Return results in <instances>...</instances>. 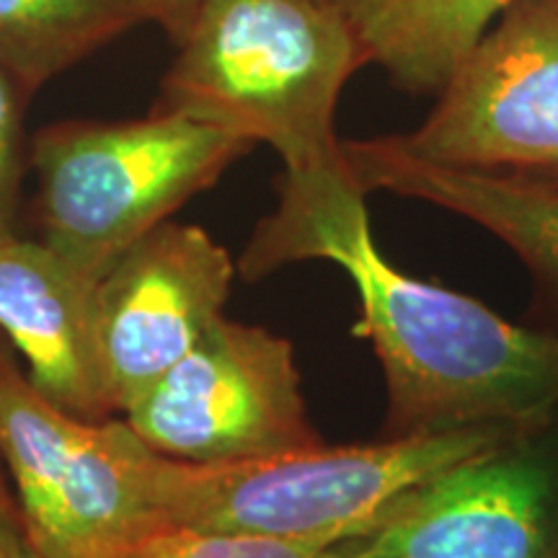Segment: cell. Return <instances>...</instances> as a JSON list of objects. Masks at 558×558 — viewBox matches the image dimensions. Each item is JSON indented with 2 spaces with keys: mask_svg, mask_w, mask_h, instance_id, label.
<instances>
[{
  "mask_svg": "<svg viewBox=\"0 0 558 558\" xmlns=\"http://www.w3.org/2000/svg\"><path fill=\"white\" fill-rule=\"evenodd\" d=\"M120 558H339V543H303L264 535L213 533L160 522Z\"/></svg>",
  "mask_w": 558,
  "mask_h": 558,
  "instance_id": "obj_14",
  "label": "cell"
},
{
  "mask_svg": "<svg viewBox=\"0 0 558 558\" xmlns=\"http://www.w3.org/2000/svg\"><path fill=\"white\" fill-rule=\"evenodd\" d=\"M254 148L173 111L128 122H62L34 137L45 243L90 282Z\"/></svg>",
  "mask_w": 558,
  "mask_h": 558,
  "instance_id": "obj_4",
  "label": "cell"
},
{
  "mask_svg": "<svg viewBox=\"0 0 558 558\" xmlns=\"http://www.w3.org/2000/svg\"><path fill=\"white\" fill-rule=\"evenodd\" d=\"M362 60L409 94H442L514 0H329Z\"/></svg>",
  "mask_w": 558,
  "mask_h": 558,
  "instance_id": "obj_12",
  "label": "cell"
},
{
  "mask_svg": "<svg viewBox=\"0 0 558 558\" xmlns=\"http://www.w3.org/2000/svg\"><path fill=\"white\" fill-rule=\"evenodd\" d=\"M0 463H3V460H0ZM0 478H3V469H0Z\"/></svg>",
  "mask_w": 558,
  "mask_h": 558,
  "instance_id": "obj_19",
  "label": "cell"
},
{
  "mask_svg": "<svg viewBox=\"0 0 558 558\" xmlns=\"http://www.w3.org/2000/svg\"><path fill=\"white\" fill-rule=\"evenodd\" d=\"M177 45L153 109L267 143L288 173L344 160L333 114L365 60L329 0H202Z\"/></svg>",
  "mask_w": 558,
  "mask_h": 558,
  "instance_id": "obj_2",
  "label": "cell"
},
{
  "mask_svg": "<svg viewBox=\"0 0 558 558\" xmlns=\"http://www.w3.org/2000/svg\"><path fill=\"white\" fill-rule=\"evenodd\" d=\"M509 432L465 427L373 445L320 442L239 463L156 456L150 497L158 518L171 525L331 546L369 533L409 488Z\"/></svg>",
  "mask_w": 558,
  "mask_h": 558,
  "instance_id": "obj_3",
  "label": "cell"
},
{
  "mask_svg": "<svg viewBox=\"0 0 558 558\" xmlns=\"http://www.w3.org/2000/svg\"><path fill=\"white\" fill-rule=\"evenodd\" d=\"M96 288L45 241L0 239V331L29 362V378L70 414H117L104 373Z\"/></svg>",
  "mask_w": 558,
  "mask_h": 558,
  "instance_id": "obj_10",
  "label": "cell"
},
{
  "mask_svg": "<svg viewBox=\"0 0 558 558\" xmlns=\"http://www.w3.org/2000/svg\"><path fill=\"white\" fill-rule=\"evenodd\" d=\"M0 558H47L34 543L19 499H13L5 476L0 478Z\"/></svg>",
  "mask_w": 558,
  "mask_h": 558,
  "instance_id": "obj_16",
  "label": "cell"
},
{
  "mask_svg": "<svg viewBox=\"0 0 558 558\" xmlns=\"http://www.w3.org/2000/svg\"><path fill=\"white\" fill-rule=\"evenodd\" d=\"M124 422L158 456L184 463H239L324 442L305 411L290 341L226 316L124 411Z\"/></svg>",
  "mask_w": 558,
  "mask_h": 558,
  "instance_id": "obj_6",
  "label": "cell"
},
{
  "mask_svg": "<svg viewBox=\"0 0 558 558\" xmlns=\"http://www.w3.org/2000/svg\"><path fill=\"white\" fill-rule=\"evenodd\" d=\"M344 153V150H341ZM347 158L288 173L279 205L241 256L243 277L329 259L362 303L388 386V437L465 427L533 429L558 411V337L509 324L478 300L390 267Z\"/></svg>",
  "mask_w": 558,
  "mask_h": 558,
  "instance_id": "obj_1",
  "label": "cell"
},
{
  "mask_svg": "<svg viewBox=\"0 0 558 558\" xmlns=\"http://www.w3.org/2000/svg\"><path fill=\"white\" fill-rule=\"evenodd\" d=\"M530 173V177H538V179H546V181H554L558 184V163H548V166H535V169H520Z\"/></svg>",
  "mask_w": 558,
  "mask_h": 558,
  "instance_id": "obj_18",
  "label": "cell"
},
{
  "mask_svg": "<svg viewBox=\"0 0 558 558\" xmlns=\"http://www.w3.org/2000/svg\"><path fill=\"white\" fill-rule=\"evenodd\" d=\"M339 558H558V437L509 432L409 488Z\"/></svg>",
  "mask_w": 558,
  "mask_h": 558,
  "instance_id": "obj_7",
  "label": "cell"
},
{
  "mask_svg": "<svg viewBox=\"0 0 558 558\" xmlns=\"http://www.w3.org/2000/svg\"><path fill=\"white\" fill-rule=\"evenodd\" d=\"M233 262L197 226L163 222L96 288L104 373L124 414L222 316Z\"/></svg>",
  "mask_w": 558,
  "mask_h": 558,
  "instance_id": "obj_9",
  "label": "cell"
},
{
  "mask_svg": "<svg viewBox=\"0 0 558 558\" xmlns=\"http://www.w3.org/2000/svg\"><path fill=\"white\" fill-rule=\"evenodd\" d=\"M140 21V0H0V68L29 96Z\"/></svg>",
  "mask_w": 558,
  "mask_h": 558,
  "instance_id": "obj_13",
  "label": "cell"
},
{
  "mask_svg": "<svg viewBox=\"0 0 558 558\" xmlns=\"http://www.w3.org/2000/svg\"><path fill=\"white\" fill-rule=\"evenodd\" d=\"M21 88L0 68V239L13 235L21 177H24V137H21Z\"/></svg>",
  "mask_w": 558,
  "mask_h": 558,
  "instance_id": "obj_15",
  "label": "cell"
},
{
  "mask_svg": "<svg viewBox=\"0 0 558 558\" xmlns=\"http://www.w3.org/2000/svg\"><path fill=\"white\" fill-rule=\"evenodd\" d=\"M156 456L128 422H90L58 407L21 373L0 331V460L47 558H120L158 527Z\"/></svg>",
  "mask_w": 558,
  "mask_h": 558,
  "instance_id": "obj_5",
  "label": "cell"
},
{
  "mask_svg": "<svg viewBox=\"0 0 558 558\" xmlns=\"http://www.w3.org/2000/svg\"><path fill=\"white\" fill-rule=\"evenodd\" d=\"M148 21L163 26L171 34L173 41L184 37V32L190 29L194 13H197L202 0H140Z\"/></svg>",
  "mask_w": 558,
  "mask_h": 558,
  "instance_id": "obj_17",
  "label": "cell"
},
{
  "mask_svg": "<svg viewBox=\"0 0 558 558\" xmlns=\"http://www.w3.org/2000/svg\"><path fill=\"white\" fill-rule=\"evenodd\" d=\"M341 150L365 192L424 199L478 222L558 290V184L554 181L525 171L432 163L399 148L390 135L341 143Z\"/></svg>",
  "mask_w": 558,
  "mask_h": 558,
  "instance_id": "obj_11",
  "label": "cell"
},
{
  "mask_svg": "<svg viewBox=\"0 0 558 558\" xmlns=\"http://www.w3.org/2000/svg\"><path fill=\"white\" fill-rule=\"evenodd\" d=\"M411 156L469 169L558 163V0H514L442 88Z\"/></svg>",
  "mask_w": 558,
  "mask_h": 558,
  "instance_id": "obj_8",
  "label": "cell"
}]
</instances>
